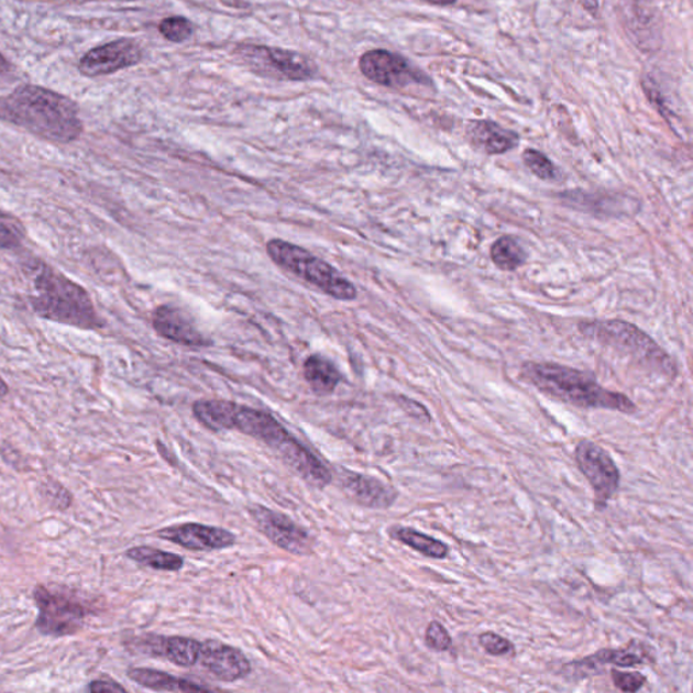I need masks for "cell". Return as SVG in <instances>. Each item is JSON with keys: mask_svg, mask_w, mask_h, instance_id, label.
Instances as JSON below:
<instances>
[{"mask_svg": "<svg viewBox=\"0 0 693 693\" xmlns=\"http://www.w3.org/2000/svg\"><path fill=\"white\" fill-rule=\"evenodd\" d=\"M193 414L210 431H238L266 443L309 485L326 487L331 483L332 474L324 463L273 415L227 399H199L193 405Z\"/></svg>", "mask_w": 693, "mask_h": 693, "instance_id": "obj_1", "label": "cell"}, {"mask_svg": "<svg viewBox=\"0 0 693 693\" xmlns=\"http://www.w3.org/2000/svg\"><path fill=\"white\" fill-rule=\"evenodd\" d=\"M0 121L56 144L74 143L85 131L73 99L35 85H22L0 97Z\"/></svg>", "mask_w": 693, "mask_h": 693, "instance_id": "obj_2", "label": "cell"}, {"mask_svg": "<svg viewBox=\"0 0 693 693\" xmlns=\"http://www.w3.org/2000/svg\"><path fill=\"white\" fill-rule=\"evenodd\" d=\"M32 266L33 295L29 302L35 315L81 331L102 330L105 321L84 286L48 263L37 261Z\"/></svg>", "mask_w": 693, "mask_h": 693, "instance_id": "obj_3", "label": "cell"}, {"mask_svg": "<svg viewBox=\"0 0 693 693\" xmlns=\"http://www.w3.org/2000/svg\"><path fill=\"white\" fill-rule=\"evenodd\" d=\"M521 378L546 396L585 409H609L631 415L636 404L624 393L604 389L593 375L557 363H526Z\"/></svg>", "mask_w": 693, "mask_h": 693, "instance_id": "obj_4", "label": "cell"}, {"mask_svg": "<svg viewBox=\"0 0 693 693\" xmlns=\"http://www.w3.org/2000/svg\"><path fill=\"white\" fill-rule=\"evenodd\" d=\"M266 249L268 256L277 266L308 282L309 285L316 286L326 295L342 299V301L356 298V287L349 279H345L330 263L310 254L301 246L274 239L270 240Z\"/></svg>", "mask_w": 693, "mask_h": 693, "instance_id": "obj_5", "label": "cell"}, {"mask_svg": "<svg viewBox=\"0 0 693 693\" xmlns=\"http://www.w3.org/2000/svg\"><path fill=\"white\" fill-rule=\"evenodd\" d=\"M33 596L38 607L35 626L44 636L55 638L74 636L81 630L87 616L92 614L91 604L67 588L38 585Z\"/></svg>", "mask_w": 693, "mask_h": 693, "instance_id": "obj_6", "label": "cell"}, {"mask_svg": "<svg viewBox=\"0 0 693 693\" xmlns=\"http://www.w3.org/2000/svg\"><path fill=\"white\" fill-rule=\"evenodd\" d=\"M581 332L586 337L595 338L598 342L614 346V349L637 358L642 363L671 373V358L657 345L653 339L638 330L637 327L625 321H593L581 324Z\"/></svg>", "mask_w": 693, "mask_h": 693, "instance_id": "obj_7", "label": "cell"}, {"mask_svg": "<svg viewBox=\"0 0 693 693\" xmlns=\"http://www.w3.org/2000/svg\"><path fill=\"white\" fill-rule=\"evenodd\" d=\"M255 74L279 80L305 81L315 78L316 64L295 51L264 45H240L237 50Z\"/></svg>", "mask_w": 693, "mask_h": 693, "instance_id": "obj_8", "label": "cell"}, {"mask_svg": "<svg viewBox=\"0 0 693 693\" xmlns=\"http://www.w3.org/2000/svg\"><path fill=\"white\" fill-rule=\"evenodd\" d=\"M580 472L588 480L595 492V505L604 510L613 501L620 486V472L613 457L601 444L591 440H581L574 451Z\"/></svg>", "mask_w": 693, "mask_h": 693, "instance_id": "obj_9", "label": "cell"}, {"mask_svg": "<svg viewBox=\"0 0 693 693\" xmlns=\"http://www.w3.org/2000/svg\"><path fill=\"white\" fill-rule=\"evenodd\" d=\"M363 76L380 86L405 90L413 86H432L425 73L410 64L407 58L386 50H373L360 58Z\"/></svg>", "mask_w": 693, "mask_h": 693, "instance_id": "obj_10", "label": "cell"}, {"mask_svg": "<svg viewBox=\"0 0 693 693\" xmlns=\"http://www.w3.org/2000/svg\"><path fill=\"white\" fill-rule=\"evenodd\" d=\"M250 515L263 536H266L279 549L295 556L314 553L312 537L286 515L275 513L263 505H252Z\"/></svg>", "mask_w": 693, "mask_h": 693, "instance_id": "obj_11", "label": "cell"}, {"mask_svg": "<svg viewBox=\"0 0 693 693\" xmlns=\"http://www.w3.org/2000/svg\"><path fill=\"white\" fill-rule=\"evenodd\" d=\"M143 61V50L136 40L120 38L96 46L79 62V73L87 78H97L138 66Z\"/></svg>", "mask_w": 693, "mask_h": 693, "instance_id": "obj_12", "label": "cell"}, {"mask_svg": "<svg viewBox=\"0 0 693 693\" xmlns=\"http://www.w3.org/2000/svg\"><path fill=\"white\" fill-rule=\"evenodd\" d=\"M654 662L651 650L644 644L631 641L626 648L603 649L597 653L573 661L563 667V674L571 680H583L603 672L604 666L634 668Z\"/></svg>", "mask_w": 693, "mask_h": 693, "instance_id": "obj_13", "label": "cell"}, {"mask_svg": "<svg viewBox=\"0 0 693 693\" xmlns=\"http://www.w3.org/2000/svg\"><path fill=\"white\" fill-rule=\"evenodd\" d=\"M156 536L191 551L222 550L237 543L234 534L224 528L199 525V522H184V525L162 528Z\"/></svg>", "mask_w": 693, "mask_h": 693, "instance_id": "obj_14", "label": "cell"}, {"mask_svg": "<svg viewBox=\"0 0 693 693\" xmlns=\"http://www.w3.org/2000/svg\"><path fill=\"white\" fill-rule=\"evenodd\" d=\"M198 662L216 679L226 683L242 680L252 671L251 662L242 650L216 641L202 644Z\"/></svg>", "mask_w": 693, "mask_h": 693, "instance_id": "obj_15", "label": "cell"}, {"mask_svg": "<svg viewBox=\"0 0 693 693\" xmlns=\"http://www.w3.org/2000/svg\"><path fill=\"white\" fill-rule=\"evenodd\" d=\"M339 480L345 495L364 508L387 509L397 501L395 487L378 479L343 470Z\"/></svg>", "mask_w": 693, "mask_h": 693, "instance_id": "obj_16", "label": "cell"}, {"mask_svg": "<svg viewBox=\"0 0 693 693\" xmlns=\"http://www.w3.org/2000/svg\"><path fill=\"white\" fill-rule=\"evenodd\" d=\"M134 648L140 653L161 657L174 666L189 668L198 662L202 644L184 637L146 636L138 638Z\"/></svg>", "mask_w": 693, "mask_h": 693, "instance_id": "obj_17", "label": "cell"}, {"mask_svg": "<svg viewBox=\"0 0 693 693\" xmlns=\"http://www.w3.org/2000/svg\"><path fill=\"white\" fill-rule=\"evenodd\" d=\"M152 326L162 338L189 346H207L210 342L197 330L196 324L184 310L162 305L152 315Z\"/></svg>", "mask_w": 693, "mask_h": 693, "instance_id": "obj_18", "label": "cell"}, {"mask_svg": "<svg viewBox=\"0 0 693 693\" xmlns=\"http://www.w3.org/2000/svg\"><path fill=\"white\" fill-rule=\"evenodd\" d=\"M470 144L486 155H503L519 144V134L490 120L472 121L468 128Z\"/></svg>", "mask_w": 693, "mask_h": 693, "instance_id": "obj_19", "label": "cell"}, {"mask_svg": "<svg viewBox=\"0 0 693 693\" xmlns=\"http://www.w3.org/2000/svg\"><path fill=\"white\" fill-rule=\"evenodd\" d=\"M128 678L146 690L157 692H201L210 691L209 686L198 685L190 680L173 676V674L148 668L129 669Z\"/></svg>", "mask_w": 693, "mask_h": 693, "instance_id": "obj_20", "label": "cell"}, {"mask_svg": "<svg viewBox=\"0 0 693 693\" xmlns=\"http://www.w3.org/2000/svg\"><path fill=\"white\" fill-rule=\"evenodd\" d=\"M304 377L316 395L328 396L337 389L342 374L331 361L321 355H310L304 363Z\"/></svg>", "mask_w": 693, "mask_h": 693, "instance_id": "obj_21", "label": "cell"}, {"mask_svg": "<svg viewBox=\"0 0 693 693\" xmlns=\"http://www.w3.org/2000/svg\"><path fill=\"white\" fill-rule=\"evenodd\" d=\"M389 536L398 540L408 548L414 549L417 553L432 558V560H444L449 556L450 548L448 544L437 538L427 536L415 528L395 526L389 528Z\"/></svg>", "mask_w": 693, "mask_h": 693, "instance_id": "obj_22", "label": "cell"}, {"mask_svg": "<svg viewBox=\"0 0 693 693\" xmlns=\"http://www.w3.org/2000/svg\"><path fill=\"white\" fill-rule=\"evenodd\" d=\"M127 557L141 563V565L155 569V571L179 572L185 565L184 557L150 548V546H139V548L129 549Z\"/></svg>", "mask_w": 693, "mask_h": 693, "instance_id": "obj_23", "label": "cell"}, {"mask_svg": "<svg viewBox=\"0 0 693 693\" xmlns=\"http://www.w3.org/2000/svg\"><path fill=\"white\" fill-rule=\"evenodd\" d=\"M492 262L503 272H514L527 261V251L522 249L520 240L514 237H503L496 240L491 249Z\"/></svg>", "mask_w": 693, "mask_h": 693, "instance_id": "obj_24", "label": "cell"}, {"mask_svg": "<svg viewBox=\"0 0 693 693\" xmlns=\"http://www.w3.org/2000/svg\"><path fill=\"white\" fill-rule=\"evenodd\" d=\"M26 237L25 224L15 215L0 209V251L20 249Z\"/></svg>", "mask_w": 693, "mask_h": 693, "instance_id": "obj_25", "label": "cell"}, {"mask_svg": "<svg viewBox=\"0 0 693 693\" xmlns=\"http://www.w3.org/2000/svg\"><path fill=\"white\" fill-rule=\"evenodd\" d=\"M158 32H161L164 38L172 41V43L180 44L191 37L194 25L193 22L185 16H168L164 18L161 25H158Z\"/></svg>", "mask_w": 693, "mask_h": 693, "instance_id": "obj_26", "label": "cell"}, {"mask_svg": "<svg viewBox=\"0 0 693 693\" xmlns=\"http://www.w3.org/2000/svg\"><path fill=\"white\" fill-rule=\"evenodd\" d=\"M522 162L530 172L542 180H554L557 169L553 162L548 156L537 150H526L522 154Z\"/></svg>", "mask_w": 693, "mask_h": 693, "instance_id": "obj_27", "label": "cell"}, {"mask_svg": "<svg viewBox=\"0 0 693 693\" xmlns=\"http://www.w3.org/2000/svg\"><path fill=\"white\" fill-rule=\"evenodd\" d=\"M481 648L485 653L493 657H504L515 654V645L509 639L498 636L496 632L486 631L479 637Z\"/></svg>", "mask_w": 693, "mask_h": 693, "instance_id": "obj_28", "label": "cell"}, {"mask_svg": "<svg viewBox=\"0 0 693 693\" xmlns=\"http://www.w3.org/2000/svg\"><path fill=\"white\" fill-rule=\"evenodd\" d=\"M426 645L431 650L439 651V653L451 650L452 638L448 628L439 624L438 620H432L426 630Z\"/></svg>", "mask_w": 693, "mask_h": 693, "instance_id": "obj_29", "label": "cell"}, {"mask_svg": "<svg viewBox=\"0 0 693 693\" xmlns=\"http://www.w3.org/2000/svg\"><path fill=\"white\" fill-rule=\"evenodd\" d=\"M610 679L622 692H638L646 684V676L639 672H620L618 669H610Z\"/></svg>", "mask_w": 693, "mask_h": 693, "instance_id": "obj_30", "label": "cell"}, {"mask_svg": "<svg viewBox=\"0 0 693 693\" xmlns=\"http://www.w3.org/2000/svg\"><path fill=\"white\" fill-rule=\"evenodd\" d=\"M399 405H402V407L405 410H407V414L409 416H413L414 419L426 421V422L431 421V415L428 414V410L426 409L425 405H421L419 403L414 402V399H409L405 397H399Z\"/></svg>", "mask_w": 693, "mask_h": 693, "instance_id": "obj_31", "label": "cell"}, {"mask_svg": "<svg viewBox=\"0 0 693 693\" xmlns=\"http://www.w3.org/2000/svg\"><path fill=\"white\" fill-rule=\"evenodd\" d=\"M88 691L94 693H105V692H127L122 685L116 683L113 680L101 679L94 680L90 686H88Z\"/></svg>", "mask_w": 693, "mask_h": 693, "instance_id": "obj_32", "label": "cell"}, {"mask_svg": "<svg viewBox=\"0 0 693 693\" xmlns=\"http://www.w3.org/2000/svg\"><path fill=\"white\" fill-rule=\"evenodd\" d=\"M11 70V64L8 61V58H6L2 53H0V75H6L9 74Z\"/></svg>", "mask_w": 693, "mask_h": 693, "instance_id": "obj_33", "label": "cell"}, {"mask_svg": "<svg viewBox=\"0 0 693 693\" xmlns=\"http://www.w3.org/2000/svg\"><path fill=\"white\" fill-rule=\"evenodd\" d=\"M427 3H431L435 6H451L457 2V0H425Z\"/></svg>", "mask_w": 693, "mask_h": 693, "instance_id": "obj_34", "label": "cell"}, {"mask_svg": "<svg viewBox=\"0 0 693 693\" xmlns=\"http://www.w3.org/2000/svg\"><path fill=\"white\" fill-rule=\"evenodd\" d=\"M8 393H9L8 384H6V382L2 378H0V397L8 396Z\"/></svg>", "mask_w": 693, "mask_h": 693, "instance_id": "obj_35", "label": "cell"}]
</instances>
